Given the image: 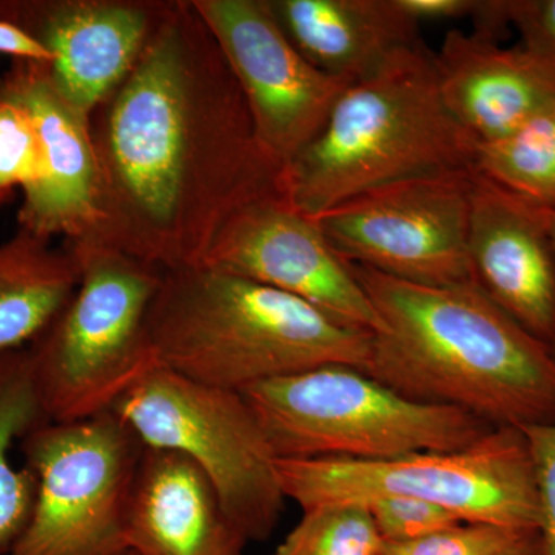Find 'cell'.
Returning a JSON list of instances; mask_svg holds the SVG:
<instances>
[{
    "instance_id": "obj_29",
    "label": "cell",
    "mask_w": 555,
    "mask_h": 555,
    "mask_svg": "<svg viewBox=\"0 0 555 555\" xmlns=\"http://www.w3.org/2000/svg\"><path fill=\"white\" fill-rule=\"evenodd\" d=\"M478 0H400V5L412 20L447 21L473 17Z\"/></svg>"
},
{
    "instance_id": "obj_5",
    "label": "cell",
    "mask_w": 555,
    "mask_h": 555,
    "mask_svg": "<svg viewBox=\"0 0 555 555\" xmlns=\"http://www.w3.org/2000/svg\"><path fill=\"white\" fill-rule=\"evenodd\" d=\"M80 283L30 346L33 375L47 418L79 422L112 411L159 367L147 317L163 270L91 240L65 241Z\"/></svg>"
},
{
    "instance_id": "obj_30",
    "label": "cell",
    "mask_w": 555,
    "mask_h": 555,
    "mask_svg": "<svg viewBox=\"0 0 555 555\" xmlns=\"http://www.w3.org/2000/svg\"><path fill=\"white\" fill-rule=\"evenodd\" d=\"M495 555H545L543 554L542 542H540L539 531H531L513 545L505 547Z\"/></svg>"
},
{
    "instance_id": "obj_1",
    "label": "cell",
    "mask_w": 555,
    "mask_h": 555,
    "mask_svg": "<svg viewBox=\"0 0 555 555\" xmlns=\"http://www.w3.org/2000/svg\"><path fill=\"white\" fill-rule=\"evenodd\" d=\"M91 241L169 272L199 264L230 217L284 192L246 98L192 2H167L137 65L90 119Z\"/></svg>"
},
{
    "instance_id": "obj_20",
    "label": "cell",
    "mask_w": 555,
    "mask_h": 555,
    "mask_svg": "<svg viewBox=\"0 0 555 555\" xmlns=\"http://www.w3.org/2000/svg\"><path fill=\"white\" fill-rule=\"evenodd\" d=\"M47 422L27 347L0 356V555H9L27 528L38 489L27 466H13L11 449Z\"/></svg>"
},
{
    "instance_id": "obj_24",
    "label": "cell",
    "mask_w": 555,
    "mask_h": 555,
    "mask_svg": "<svg viewBox=\"0 0 555 555\" xmlns=\"http://www.w3.org/2000/svg\"><path fill=\"white\" fill-rule=\"evenodd\" d=\"M531 531L459 521L409 542H385L383 555H495Z\"/></svg>"
},
{
    "instance_id": "obj_31",
    "label": "cell",
    "mask_w": 555,
    "mask_h": 555,
    "mask_svg": "<svg viewBox=\"0 0 555 555\" xmlns=\"http://www.w3.org/2000/svg\"><path fill=\"white\" fill-rule=\"evenodd\" d=\"M554 243H555V225H554ZM553 349H554V352H555V343H554Z\"/></svg>"
},
{
    "instance_id": "obj_12",
    "label": "cell",
    "mask_w": 555,
    "mask_h": 555,
    "mask_svg": "<svg viewBox=\"0 0 555 555\" xmlns=\"http://www.w3.org/2000/svg\"><path fill=\"white\" fill-rule=\"evenodd\" d=\"M199 264L292 295L345 326L379 334L383 321L315 218L270 193L236 211Z\"/></svg>"
},
{
    "instance_id": "obj_23",
    "label": "cell",
    "mask_w": 555,
    "mask_h": 555,
    "mask_svg": "<svg viewBox=\"0 0 555 555\" xmlns=\"http://www.w3.org/2000/svg\"><path fill=\"white\" fill-rule=\"evenodd\" d=\"M40 175L38 133L28 113L0 93V208L16 190L30 188Z\"/></svg>"
},
{
    "instance_id": "obj_8",
    "label": "cell",
    "mask_w": 555,
    "mask_h": 555,
    "mask_svg": "<svg viewBox=\"0 0 555 555\" xmlns=\"http://www.w3.org/2000/svg\"><path fill=\"white\" fill-rule=\"evenodd\" d=\"M112 411L145 448L178 451L198 465L247 542L273 534L287 499L278 459L243 393L156 367Z\"/></svg>"
},
{
    "instance_id": "obj_28",
    "label": "cell",
    "mask_w": 555,
    "mask_h": 555,
    "mask_svg": "<svg viewBox=\"0 0 555 555\" xmlns=\"http://www.w3.org/2000/svg\"><path fill=\"white\" fill-rule=\"evenodd\" d=\"M0 56H9L13 61L33 62V64L49 65L50 51L33 38L14 22L0 17Z\"/></svg>"
},
{
    "instance_id": "obj_25",
    "label": "cell",
    "mask_w": 555,
    "mask_h": 555,
    "mask_svg": "<svg viewBox=\"0 0 555 555\" xmlns=\"http://www.w3.org/2000/svg\"><path fill=\"white\" fill-rule=\"evenodd\" d=\"M364 505L385 542H409L462 521L443 507L408 496H377Z\"/></svg>"
},
{
    "instance_id": "obj_33",
    "label": "cell",
    "mask_w": 555,
    "mask_h": 555,
    "mask_svg": "<svg viewBox=\"0 0 555 555\" xmlns=\"http://www.w3.org/2000/svg\"><path fill=\"white\" fill-rule=\"evenodd\" d=\"M0 78H2V75H0Z\"/></svg>"
},
{
    "instance_id": "obj_22",
    "label": "cell",
    "mask_w": 555,
    "mask_h": 555,
    "mask_svg": "<svg viewBox=\"0 0 555 555\" xmlns=\"http://www.w3.org/2000/svg\"><path fill=\"white\" fill-rule=\"evenodd\" d=\"M302 513L273 555H383L385 540L364 503H331Z\"/></svg>"
},
{
    "instance_id": "obj_7",
    "label": "cell",
    "mask_w": 555,
    "mask_h": 555,
    "mask_svg": "<svg viewBox=\"0 0 555 555\" xmlns=\"http://www.w3.org/2000/svg\"><path fill=\"white\" fill-rule=\"evenodd\" d=\"M276 470L284 495L302 511L396 495L433 503L462 521L539 531L534 465L518 427H491L454 451L378 462L278 460Z\"/></svg>"
},
{
    "instance_id": "obj_17",
    "label": "cell",
    "mask_w": 555,
    "mask_h": 555,
    "mask_svg": "<svg viewBox=\"0 0 555 555\" xmlns=\"http://www.w3.org/2000/svg\"><path fill=\"white\" fill-rule=\"evenodd\" d=\"M126 537L138 555H243L248 543L199 466L155 448L142 452Z\"/></svg>"
},
{
    "instance_id": "obj_21",
    "label": "cell",
    "mask_w": 555,
    "mask_h": 555,
    "mask_svg": "<svg viewBox=\"0 0 555 555\" xmlns=\"http://www.w3.org/2000/svg\"><path fill=\"white\" fill-rule=\"evenodd\" d=\"M474 169L555 210V105L511 137L477 145Z\"/></svg>"
},
{
    "instance_id": "obj_27",
    "label": "cell",
    "mask_w": 555,
    "mask_h": 555,
    "mask_svg": "<svg viewBox=\"0 0 555 555\" xmlns=\"http://www.w3.org/2000/svg\"><path fill=\"white\" fill-rule=\"evenodd\" d=\"M506 21L524 47L555 75V0H505Z\"/></svg>"
},
{
    "instance_id": "obj_11",
    "label": "cell",
    "mask_w": 555,
    "mask_h": 555,
    "mask_svg": "<svg viewBox=\"0 0 555 555\" xmlns=\"http://www.w3.org/2000/svg\"><path fill=\"white\" fill-rule=\"evenodd\" d=\"M190 2L238 80L259 144L284 169L320 134L349 83L299 53L268 0Z\"/></svg>"
},
{
    "instance_id": "obj_26",
    "label": "cell",
    "mask_w": 555,
    "mask_h": 555,
    "mask_svg": "<svg viewBox=\"0 0 555 555\" xmlns=\"http://www.w3.org/2000/svg\"><path fill=\"white\" fill-rule=\"evenodd\" d=\"M539 500V535L543 554L555 555V423L524 427Z\"/></svg>"
},
{
    "instance_id": "obj_2",
    "label": "cell",
    "mask_w": 555,
    "mask_h": 555,
    "mask_svg": "<svg viewBox=\"0 0 555 555\" xmlns=\"http://www.w3.org/2000/svg\"><path fill=\"white\" fill-rule=\"evenodd\" d=\"M383 331L366 374L420 403L491 426L555 423V352L476 283L425 286L352 266Z\"/></svg>"
},
{
    "instance_id": "obj_9",
    "label": "cell",
    "mask_w": 555,
    "mask_h": 555,
    "mask_svg": "<svg viewBox=\"0 0 555 555\" xmlns=\"http://www.w3.org/2000/svg\"><path fill=\"white\" fill-rule=\"evenodd\" d=\"M144 444L113 411L47 422L22 440L38 481L9 555H127V518Z\"/></svg>"
},
{
    "instance_id": "obj_4",
    "label": "cell",
    "mask_w": 555,
    "mask_h": 555,
    "mask_svg": "<svg viewBox=\"0 0 555 555\" xmlns=\"http://www.w3.org/2000/svg\"><path fill=\"white\" fill-rule=\"evenodd\" d=\"M476 155L477 142L441 100L434 53L418 40L346 87L320 134L284 167L283 190L315 218L389 182L473 169Z\"/></svg>"
},
{
    "instance_id": "obj_19",
    "label": "cell",
    "mask_w": 555,
    "mask_h": 555,
    "mask_svg": "<svg viewBox=\"0 0 555 555\" xmlns=\"http://www.w3.org/2000/svg\"><path fill=\"white\" fill-rule=\"evenodd\" d=\"M80 283L75 250L17 229L0 236V356L25 349L50 326Z\"/></svg>"
},
{
    "instance_id": "obj_18",
    "label": "cell",
    "mask_w": 555,
    "mask_h": 555,
    "mask_svg": "<svg viewBox=\"0 0 555 555\" xmlns=\"http://www.w3.org/2000/svg\"><path fill=\"white\" fill-rule=\"evenodd\" d=\"M299 53L321 72L358 82L414 46L420 24L400 0H268Z\"/></svg>"
},
{
    "instance_id": "obj_32",
    "label": "cell",
    "mask_w": 555,
    "mask_h": 555,
    "mask_svg": "<svg viewBox=\"0 0 555 555\" xmlns=\"http://www.w3.org/2000/svg\"><path fill=\"white\" fill-rule=\"evenodd\" d=\"M127 555H138V554H137V553H133V551H130V553H129V554H127Z\"/></svg>"
},
{
    "instance_id": "obj_13",
    "label": "cell",
    "mask_w": 555,
    "mask_h": 555,
    "mask_svg": "<svg viewBox=\"0 0 555 555\" xmlns=\"http://www.w3.org/2000/svg\"><path fill=\"white\" fill-rule=\"evenodd\" d=\"M167 2L11 0L0 17L14 22L50 51L43 65L53 89L91 119L147 47Z\"/></svg>"
},
{
    "instance_id": "obj_3",
    "label": "cell",
    "mask_w": 555,
    "mask_h": 555,
    "mask_svg": "<svg viewBox=\"0 0 555 555\" xmlns=\"http://www.w3.org/2000/svg\"><path fill=\"white\" fill-rule=\"evenodd\" d=\"M147 338L159 367L233 392L327 364L366 372L372 345L302 299L203 264L163 273Z\"/></svg>"
},
{
    "instance_id": "obj_16",
    "label": "cell",
    "mask_w": 555,
    "mask_h": 555,
    "mask_svg": "<svg viewBox=\"0 0 555 555\" xmlns=\"http://www.w3.org/2000/svg\"><path fill=\"white\" fill-rule=\"evenodd\" d=\"M434 61L444 107L477 145L511 137L555 105L554 73L524 49L452 30Z\"/></svg>"
},
{
    "instance_id": "obj_6",
    "label": "cell",
    "mask_w": 555,
    "mask_h": 555,
    "mask_svg": "<svg viewBox=\"0 0 555 555\" xmlns=\"http://www.w3.org/2000/svg\"><path fill=\"white\" fill-rule=\"evenodd\" d=\"M241 393L278 460L378 462L454 451L494 427L462 409L411 400L345 364L269 379Z\"/></svg>"
},
{
    "instance_id": "obj_10",
    "label": "cell",
    "mask_w": 555,
    "mask_h": 555,
    "mask_svg": "<svg viewBox=\"0 0 555 555\" xmlns=\"http://www.w3.org/2000/svg\"><path fill=\"white\" fill-rule=\"evenodd\" d=\"M474 170L389 182L343 201L315 221L347 264L425 286L476 283L467 257Z\"/></svg>"
},
{
    "instance_id": "obj_14",
    "label": "cell",
    "mask_w": 555,
    "mask_h": 555,
    "mask_svg": "<svg viewBox=\"0 0 555 555\" xmlns=\"http://www.w3.org/2000/svg\"><path fill=\"white\" fill-rule=\"evenodd\" d=\"M555 210L474 170L467 257L478 287L529 334L555 343Z\"/></svg>"
},
{
    "instance_id": "obj_15",
    "label": "cell",
    "mask_w": 555,
    "mask_h": 555,
    "mask_svg": "<svg viewBox=\"0 0 555 555\" xmlns=\"http://www.w3.org/2000/svg\"><path fill=\"white\" fill-rule=\"evenodd\" d=\"M0 93L28 113L38 133L40 175L25 189L20 229L40 238H90L96 224L98 169L90 120L62 100L43 65L13 61Z\"/></svg>"
}]
</instances>
